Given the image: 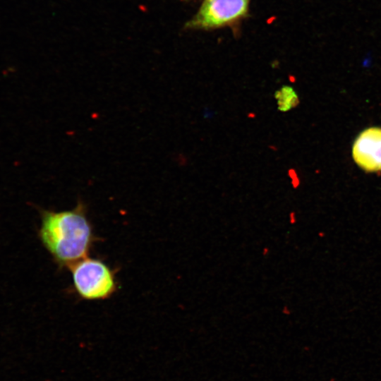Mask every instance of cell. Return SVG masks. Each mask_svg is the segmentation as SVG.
Returning a JSON list of instances; mask_svg holds the SVG:
<instances>
[{"label":"cell","instance_id":"7a4b0ae2","mask_svg":"<svg viewBox=\"0 0 381 381\" xmlns=\"http://www.w3.org/2000/svg\"><path fill=\"white\" fill-rule=\"evenodd\" d=\"M69 269L74 289L82 299H107L117 289L115 271L99 259L86 257Z\"/></svg>","mask_w":381,"mask_h":381},{"label":"cell","instance_id":"277c9868","mask_svg":"<svg viewBox=\"0 0 381 381\" xmlns=\"http://www.w3.org/2000/svg\"><path fill=\"white\" fill-rule=\"evenodd\" d=\"M352 156L363 170L381 171V128L370 127L363 131L353 143Z\"/></svg>","mask_w":381,"mask_h":381},{"label":"cell","instance_id":"8992f818","mask_svg":"<svg viewBox=\"0 0 381 381\" xmlns=\"http://www.w3.org/2000/svg\"><path fill=\"white\" fill-rule=\"evenodd\" d=\"M296 222V214L294 212L289 213V223L294 224Z\"/></svg>","mask_w":381,"mask_h":381},{"label":"cell","instance_id":"6da1fadb","mask_svg":"<svg viewBox=\"0 0 381 381\" xmlns=\"http://www.w3.org/2000/svg\"><path fill=\"white\" fill-rule=\"evenodd\" d=\"M86 214L82 202L70 210H42L38 236L59 267L70 268L87 257L96 238Z\"/></svg>","mask_w":381,"mask_h":381},{"label":"cell","instance_id":"5b68a950","mask_svg":"<svg viewBox=\"0 0 381 381\" xmlns=\"http://www.w3.org/2000/svg\"><path fill=\"white\" fill-rule=\"evenodd\" d=\"M274 97L277 101L278 109L282 112L289 111L299 103L297 93L289 85H284L277 90L274 92Z\"/></svg>","mask_w":381,"mask_h":381},{"label":"cell","instance_id":"3957f363","mask_svg":"<svg viewBox=\"0 0 381 381\" xmlns=\"http://www.w3.org/2000/svg\"><path fill=\"white\" fill-rule=\"evenodd\" d=\"M250 1L205 0L185 28L209 30L229 27L236 34L241 21L249 16Z\"/></svg>","mask_w":381,"mask_h":381},{"label":"cell","instance_id":"ba28073f","mask_svg":"<svg viewBox=\"0 0 381 381\" xmlns=\"http://www.w3.org/2000/svg\"><path fill=\"white\" fill-rule=\"evenodd\" d=\"M270 253V248L267 247H265L262 250V255L263 256H267Z\"/></svg>","mask_w":381,"mask_h":381},{"label":"cell","instance_id":"52a82bcc","mask_svg":"<svg viewBox=\"0 0 381 381\" xmlns=\"http://www.w3.org/2000/svg\"><path fill=\"white\" fill-rule=\"evenodd\" d=\"M282 312L285 315H289L291 314V310L286 305L282 307Z\"/></svg>","mask_w":381,"mask_h":381}]
</instances>
